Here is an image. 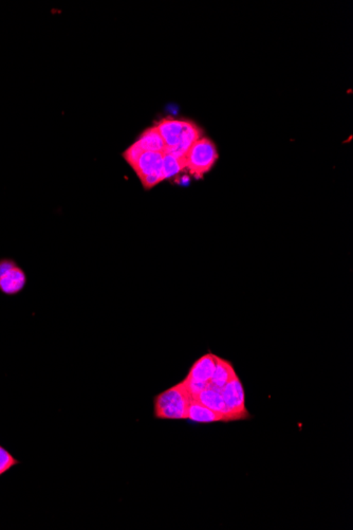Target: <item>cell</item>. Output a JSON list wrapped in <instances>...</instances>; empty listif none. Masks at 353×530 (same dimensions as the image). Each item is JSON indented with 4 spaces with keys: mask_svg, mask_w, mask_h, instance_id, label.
Segmentation results:
<instances>
[{
    "mask_svg": "<svg viewBox=\"0 0 353 530\" xmlns=\"http://www.w3.org/2000/svg\"><path fill=\"white\" fill-rule=\"evenodd\" d=\"M236 376L234 367L228 361L216 357V367L214 371L213 377L209 381V388L221 392L222 388Z\"/></svg>",
    "mask_w": 353,
    "mask_h": 530,
    "instance_id": "11",
    "label": "cell"
},
{
    "mask_svg": "<svg viewBox=\"0 0 353 530\" xmlns=\"http://www.w3.org/2000/svg\"><path fill=\"white\" fill-rule=\"evenodd\" d=\"M163 155L164 153L145 151L139 158L136 166L132 168L138 175L145 190L153 189L158 183L164 181L163 175H162Z\"/></svg>",
    "mask_w": 353,
    "mask_h": 530,
    "instance_id": "3",
    "label": "cell"
},
{
    "mask_svg": "<svg viewBox=\"0 0 353 530\" xmlns=\"http://www.w3.org/2000/svg\"><path fill=\"white\" fill-rule=\"evenodd\" d=\"M187 420L197 424H212V422H228V418L218 412L213 411L209 408L197 401L192 397L188 408Z\"/></svg>",
    "mask_w": 353,
    "mask_h": 530,
    "instance_id": "7",
    "label": "cell"
},
{
    "mask_svg": "<svg viewBox=\"0 0 353 530\" xmlns=\"http://www.w3.org/2000/svg\"><path fill=\"white\" fill-rule=\"evenodd\" d=\"M192 396L183 381L160 393L154 399V416L157 420H187Z\"/></svg>",
    "mask_w": 353,
    "mask_h": 530,
    "instance_id": "1",
    "label": "cell"
},
{
    "mask_svg": "<svg viewBox=\"0 0 353 530\" xmlns=\"http://www.w3.org/2000/svg\"><path fill=\"white\" fill-rule=\"evenodd\" d=\"M164 144H166V151L176 146L179 142L180 136H181L182 127H183V120L173 119V117H166L156 124Z\"/></svg>",
    "mask_w": 353,
    "mask_h": 530,
    "instance_id": "9",
    "label": "cell"
},
{
    "mask_svg": "<svg viewBox=\"0 0 353 530\" xmlns=\"http://www.w3.org/2000/svg\"><path fill=\"white\" fill-rule=\"evenodd\" d=\"M221 395L233 422L251 417L245 408V391L238 376H235L222 388Z\"/></svg>",
    "mask_w": 353,
    "mask_h": 530,
    "instance_id": "4",
    "label": "cell"
},
{
    "mask_svg": "<svg viewBox=\"0 0 353 530\" xmlns=\"http://www.w3.org/2000/svg\"><path fill=\"white\" fill-rule=\"evenodd\" d=\"M218 157L219 156L216 145L209 139H199L186 154L185 170L194 175L196 178H201L203 175L211 171Z\"/></svg>",
    "mask_w": 353,
    "mask_h": 530,
    "instance_id": "2",
    "label": "cell"
},
{
    "mask_svg": "<svg viewBox=\"0 0 353 530\" xmlns=\"http://www.w3.org/2000/svg\"><path fill=\"white\" fill-rule=\"evenodd\" d=\"M139 146L143 149V151H154V153H166V147L164 144L163 139L158 130L157 126L149 128L141 134L139 140L137 141Z\"/></svg>",
    "mask_w": 353,
    "mask_h": 530,
    "instance_id": "12",
    "label": "cell"
},
{
    "mask_svg": "<svg viewBox=\"0 0 353 530\" xmlns=\"http://www.w3.org/2000/svg\"><path fill=\"white\" fill-rule=\"evenodd\" d=\"M27 275L25 271L15 264L0 275V292L6 296H16L25 289Z\"/></svg>",
    "mask_w": 353,
    "mask_h": 530,
    "instance_id": "6",
    "label": "cell"
},
{
    "mask_svg": "<svg viewBox=\"0 0 353 530\" xmlns=\"http://www.w3.org/2000/svg\"><path fill=\"white\" fill-rule=\"evenodd\" d=\"M143 153H145V151H143V149H141V147L139 146L138 143L136 142L134 143V144H132V146L125 151V153H124V158H125L126 161L130 164V166L134 168V166H136L137 162H138L139 158L141 157V155H142Z\"/></svg>",
    "mask_w": 353,
    "mask_h": 530,
    "instance_id": "15",
    "label": "cell"
},
{
    "mask_svg": "<svg viewBox=\"0 0 353 530\" xmlns=\"http://www.w3.org/2000/svg\"><path fill=\"white\" fill-rule=\"evenodd\" d=\"M216 357L217 356L211 354V352L201 357L198 361L192 364L190 373L186 376V379L209 384L212 377H213L214 371H215Z\"/></svg>",
    "mask_w": 353,
    "mask_h": 530,
    "instance_id": "8",
    "label": "cell"
},
{
    "mask_svg": "<svg viewBox=\"0 0 353 530\" xmlns=\"http://www.w3.org/2000/svg\"><path fill=\"white\" fill-rule=\"evenodd\" d=\"M194 398L200 401L205 407L209 408L213 411L218 412V413L226 416L228 422H233L232 417H231L230 413H228V408H226V403H224L221 392H219V391L214 390V388H209L207 386V388H204L202 392L199 393Z\"/></svg>",
    "mask_w": 353,
    "mask_h": 530,
    "instance_id": "10",
    "label": "cell"
},
{
    "mask_svg": "<svg viewBox=\"0 0 353 530\" xmlns=\"http://www.w3.org/2000/svg\"><path fill=\"white\" fill-rule=\"evenodd\" d=\"M202 138V130L192 121L183 120V127H182L181 136H180L179 142L176 146L166 151V154L175 156L177 158H185L186 154L190 151V147Z\"/></svg>",
    "mask_w": 353,
    "mask_h": 530,
    "instance_id": "5",
    "label": "cell"
},
{
    "mask_svg": "<svg viewBox=\"0 0 353 530\" xmlns=\"http://www.w3.org/2000/svg\"><path fill=\"white\" fill-rule=\"evenodd\" d=\"M17 465H19V461L0 444V476H4Z\"/></svg>",
    "mask_w": 353,
    "mask_h": 530,
    "instance_id": "14",
    "label": "cell"
},
{
    "mask_svg": "<svg viewBox=\"0 0 353 530\" xmlns=\"http://www.w3.org/2000/svg\"><path fill=\"white\" fill-rule=\"evenodd\" d=\"M185 158H177L170 154L164 153L162 161V175L164 180L177 176L182 171L185 170Z\"/></svg>",
    "mask_w": 353,
    "mask_h": 530,
    "instance_id": "13",
    "label": "cell"
}]
</instances>
